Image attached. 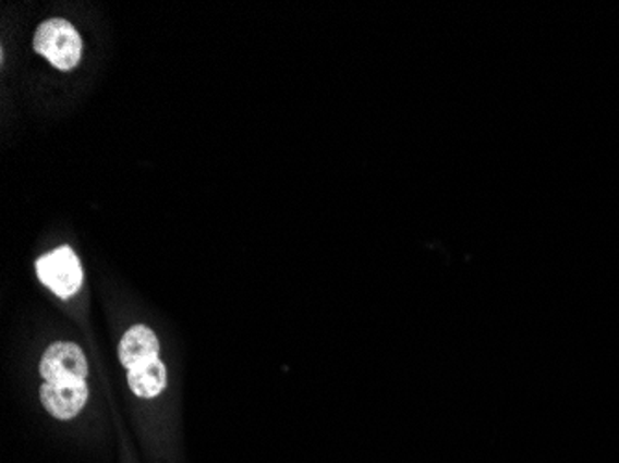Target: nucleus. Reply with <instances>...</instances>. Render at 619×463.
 <instances>
[{"label": "nucleus", "mask_w": 619, "mask_h": 463, "mask_svg": "<svg viewBox=\"0 0 619 463\" xmlns=\"http://www.w3.org/2000/svg\"><path fill=\"white\" fill-rule=\"evenodd\" d=\"M87 401L86 382L82 383H50L41 386V402L49 414L58 419H73L78 415Z\"/></svg>", "instance_id": "nucleus-4"}, {"label": "nucleus", "mask_w": 619, "mask_h": 463, "mask_svg": "<svg viewBox=\"0 0 619 463\" xmlns=\"http://www.w3.org/2000/svg\"><path fill=\"white\" fill-rule=\"evenodd\" d=\"M34 49L54 68L71 71L81 62V34L65 19H49L38 26L34 36Z\"/></svg>", "instance_id": "nucleus-1"}, {"label": "nucleus", "mask_w": 619, "mask_h": 463, "mask_svg": "<svg viewBox=\"0 0 619 463\" xmlns=\"http://www.w3.org/2000/svg\"><path fill=\"white\" fill-rule=\"evenodd\" d=\"M129 383H131L132 391L142 399H153V397L160 395L166 383H168L166 367L160 360L137 365L134 369L129 370Z\"/></svg>", "instance_id": "nucleus-6"}, {"label": "nucleus", "mask_w": 619, "mask_h": 463, "mask_svg": "<svg viewBox=\"0 0 619 463\" xmlns=\"http://www.w3.org/2000/svg\"><path fill=\"white\" fill-rule=\"evenodd\" d=\"M158 352H160V343L156 340L155 332L143 325L132 327L119 343V358L129 370L137 365L158 360Z\"/></svg>", "instance_id": "nucleus-5"}, {"label": "nucleus", "mask_w": 619, "mask_h": 463, "mask_svg": "<svg viewBox=\"0 0 619 463\" xmlns=\"http://www.w3.org/2000/svg\"><path fill=\"white\" fill-rule=\"evenodd\" d=\"M38 277L58 296L75 295L82 285L81 261L73 248L60 247L38 259Z\"/></svg>", "instance_id": "nucleus-2"}, {"label": "nucleus", "mask_w": 619, "mask_h": 463, "mask_svg": "<svg viewBox=\"0 0 619 463\" xmlns=\"http://www.w3.org/2000/svg\"><path fill=\"white\" fill-rule=\"evenodd\" d=\"M41 377L50 383H82L87 377V362L75 343H54L45 352Z\"/></svg>", "instance_id": "nucleus-3"}]
</instances>
